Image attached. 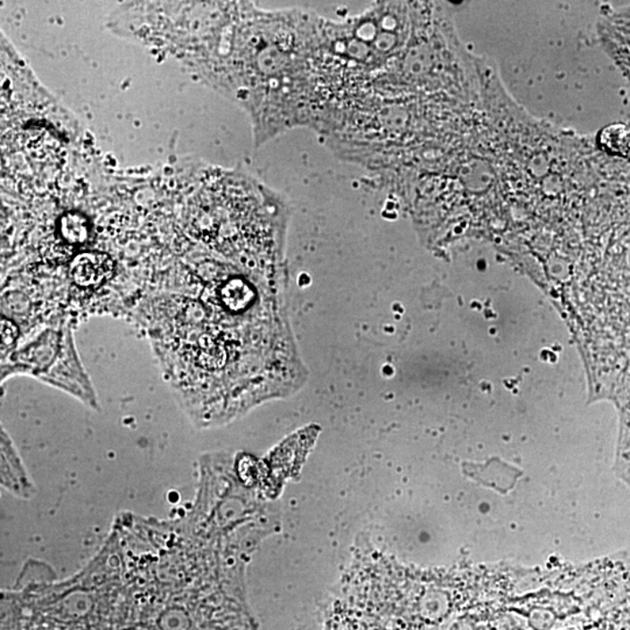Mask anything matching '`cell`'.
Here are the masks:
<instances>
[{
    "label": "cell",
    "mask_w": 630,
    "mask_h": 630,
    "mask_svg": "<svg viewBox=\"0 0 630 630\" xmlns=\"http://www.w3.org/2000/svg\"><path fill=\"white\" fill-rule=\"evenodd\" d=\"M39 380L70 393L95 410L99 407L97 393L80 361L71 331L63 332L59 357Z\"/></svg>",
    "instance_id": "6da1fadb"
},
{
    "label": "cell",
    "mask_w": 630,
    "mask_h": 630,
    "mask_svg": "<svg viewBox=\"0 0 630 630\" xmlns=\"http://www.w3.org/2000/svg\"><path fill=\"white\" fill-rule=\"evenodd\" d=\"M63 332L46 331L28 346L11 355V365L3 366V378L14 374L40 378L59 357Z\"/></svg>",
    "instance_id": "7a4b0ae2"
},
{
    "label": "cell",
    "mask_w": 630,
    "mask_h": 630,
    "mask_svg": "<svg viewBox=\"0 0 630 630\" xmlns=\"http://www.w3.org/2000/svg\"><path fill=\"white\" fill-rule=\"evenodd\" d=\"M2 486L19 499L29 500L36 494L24 462L10 435L2 429Z\"/></svg>",
    "instance_id": "3957f363"
},
{
    "label": "cell",
    "mask_w": 630,
    "mask_h": 630,
    "mask_svg": "<svg viewBox=\"0 0 630 630\" xmlns=\"http://www.w3.org/2000/svg\"><path fill=\"white\" fill-rule=\"evenodd\" d=\"M114 273V262L108 254L87 251L76 256L71 265V278L79 288H97L108 281Z\"/></svg>",
    "instance_id": "277c9868"
},
{
    "label": "cell",
    "mask_w": 630,
    "mask_h": 630,
    "mask_svg": "<svg viewBox=\"0 0 630 630\" xmlns=\"http://www.w3.org/2000/svg\"><path fill=\"white\" fill-rule=\"evenodd\" d=\"M255 296L251 285L239 277L228 280L220 289L221 303L231 313L246 311L254 303Z\"/></svg>",
    "instance_id": "5b68a950"
},
{
    "label": "cell",
    "mask_w": 630,
    "mask_h": 630,
    "mask_svg": "<svg viewBox=\"0 0 630 630\" xmlns=\"http://www.w3.org/2000/svg\"><path fill=\"white\" fill-rule=\"evenodd\" d=\"M57 234L71 246L86 243L90 234L89 220L81 213H64L57 221Z\"/></svg>",
    "instance_id": "8992f818"
},
{
    "label": "cell",
    "mask_w": 630,
    "mask_h": 630,
    "mask_svg": "<svg viewBox=\"0 0 630 630\" xmlns=\"http://www.w3.org/2000/svg\"><path fill=\"white\" fill-rule=\"evenodd\" d=\"M599 145L613 155H630V128L625 124H612L601 130Z\"/></svg>",
    "instance_id": "52a82bcc"
},
{
    "label": "cell",
    "mask_w": 630,
    "mask_h": 630,
    "mask_svg": "<svg viewBox=\"0 0 630 630\" xmlns=\"http://www.w3.org/2000/svg\"><path fill=\"white\" fill-rule=\"evenodd\" d=\"M19 338L18 327L11 320L3 316L2 319V350L13 349Z\"/></svg>",
    "instance_id": "ba28073f"
}]
</instances>
